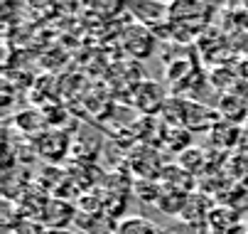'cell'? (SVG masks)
Wrapping results in <instances>:
<instances>
[{
	"instance_id": "5",
	"label": "cell",
	"mask_w": 248,
	"mask_h": 234,
	"mask_svg": "<svg viewBox=\"0 0 248 234\" xmlns=\"http://www.w3.org/2000/svg\"><path fill=\"white\" fill-rule=\"evenodd\" d=\"M49 234H66V232H49Z\"/></svg>"
},
{
	"instance_id": "3",
	"label": "cell",
	"mask_w": 248,
	"mask_h": 234,
	"mask_svg": "<svg viewBox=\"0 0 248 234\" xmlns=\"http://www.w3.org/2000/svg\"><path fill=\"white\" fill-rule=\"evenodd\" d=\"M72 217H74V210H72V205H66L64 200H49V202L45 205V212H42V219L54 229L57 227L64 229L69 222H72Z\"/></svg>"
},
{
	"instance_id": "1",
	"label": "cell",
	"mask_w": 248,
	"mask_h": 234,
	"mask_svg": "<svg viewBox=\"0 0 248 234\" xmlns=\"http://www.w3.org/2000/svg\"><path fill=\"white\" fill-rule=\"evenodd\" d=\"M123 45H125V50L133 57L143 59V57H148L153 52V32L145 25H140V22L138 25H130L123 32Z\"/></svg>"
},
{
	"instance_id": "4",
	"label": "cell",
	"mask_w": 248,
	"mask_h": 234,
	"mask_svg": "<svg viewBox=\"0 0 248 234\" xmlns=\"http://www.w3.org/2000/svg\"><path fill=\"white\" fill-rule=\"evenodd\" d=\"M118 234H165V232L153 219L133 215V217H123L118 222Z\"/></svg>"
},
{
	"instance_id": "2",
	"label": "cell",
	"mask_w": 248,
	"mask_h": 234,
	"mask_svg": "<svg viewBox=\"0 0 248 234\" xmlns=\"http://www.w3.org/2000/svg\"><path fill=\"white\" fill-rule=\"evenodd\" d=\"M135 99H140V101H135L140 109H143L145 114H155L162 109L165 104V99H162V89L160 84L155 82H143L138 89H135Z\"/></svg>"
}]
</instances>
